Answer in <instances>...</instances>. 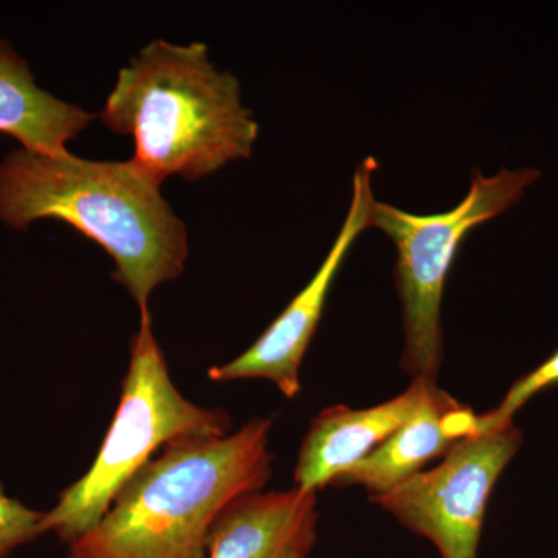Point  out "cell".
<instances>
[{"mask_svg":"<svg viewBox=\"0 0 558 558\" xmlns=\"http://www.w3.org/2000/svg\"><path fill=\"white\" fill-rule=\"evenodd\" d=\"M95 116L39 89L27 62L0 40V134L20 140L24 149L68 153Z\"/></svg>","mask_w":558,"mask_h":558,"instance_id":"obj_11","label":"cell"},{"mask_svg":"<svg viewBox=\"0 0 558 558\" xmlns=\"http://www.w3.org/2000/svg\"><path fill=\"white\" fill-rule=\"evenodd\" d=\"M159 183L126 161L20 149L0 163V219L25 230L39 219L68 222L116 260L112 278L140 315L163 282L185 269L189 233Z\"/></svg>","mask_w":558,"mask_h":558,"instance_id":"obj_1","label":"cell"},{"mask_svg":"<svg viewBox=\"0 0 558 558\" xmlns=\"http://www.w3.org/2000/svg\"><path fill=\"white\" fill-rule=\"evenodd\" d=\"M44 512L25 508L10 498L0 483V558H9L13 550L35 542L44 534Z\"/></svg>","mask_w":558,"mask_h":558,"instance_id":"obj_13","label":"cell"},{"mask_svg":"<svg viewBox=\"0 0 558 558\" xmlns=\"http://www.w3.org/2000/svg\"><path fill=\"white\" fill-rule=\"evenodd\" d=\"M523 444L515 425L459 440L435 469L422 470L371 502L429 539L440 558H478L488 498Z\"/></svg>","mask_w":558,"mask_h":558,"instance_id":"obj_6","label":"cell"},{"mask_svg":"<svg viewBox=\"0 0 558 558\" xmlns=\"http://www.w3.org/2000/svg\"><path fill=\"white\" fill-rule=\"evenodd\" d=\"M539 175L535 168H501L495 175L475 170L464 199L438 215H413L384 202L374 204L371 227L384 231L398 252L396 288L405 329L402 368L413 379L436 380L438 376L442 363L440 306L462 241L481 223L520 202Z\"/></svg>","mask_w":558,"mask_h":558,"instance_id":"obj_5","label":"cell"},{"mask_svg":"<svg viewBox=\"0 0 558 558\" xmlns=\"http://www.w3.org/2000/svg\"><path fill=\"white\" fill-rule=\"evenodd\" d=\"M558 385V349L543 362L538 368L531 371L510 387L508 395L501 400L497 409L476 416V433L494 432L512 424L513 414L517 413L535 395L543 389Z\"/></svg>","mask_w":558,"mask_h":558,"instance_id":"obj_12","label":"cell"},{"mask_svg":"<svg viewBox=\"0 0 558 558\" xmlns=\"http://www.w3.org/2000/svg\"><path fill=\"white\" fill-rule=\"evenodd\" d=\"M317 492H250L216 517L207 558H307L317 542Z\"/></svg>","mask_w":558,"mask_h":558,"instance_id":"obj_8","label":"cell"},{"mask_svg":"<svg viewBox=\"0 0 558 558\" xmlns=\"http://www.w3.org/2000/svg\"><path fill=\"white\" fill-rule=\"evenodd\" d=\"M231 433L226 410L207 409L175 387L153 332L150 314L140 315L119 409L90 469L44 512L43 531L65 545L97 526L121 488L160 453L182 439L223 438Z\"/></svg>","mask_w":558,"mask_h":558,"instance_id":"obj_4","label":"cell"},{"mask_svg":"<svg viewBox=\"0 0 558 558\" xmlns=\"http://www.w3.org/2000/svg\"><path fill=\"white\" fill-rule=\"evenodd\" d=\"M100 119L132 135V163L154 182L199 180L230 161L250 159L259 135L241 84L209 60L204 43L157 39L120 70Z\"/></svg>","mask_w":558,"mask_h":558,"instance_id":"obj_3","label":"cell"},{"mask_svg":"<svg viewBox=\"0 0 558 558\" xmlns=\"http://www.w3.org/2000/svg\"><path fill=\"white\" fill-rule=\"evenodd\" d=\"M274 418L253 417L223 438L165 447L65 558H207L209 527L234 498L263 490L274 475Z\"/></svg>","mask_w":558,"mask_h":558,"instance_id":"obj_2","label":"cell"},{"mask_svg":"<svg viewBox=\"0 0 558 558\" xmlns=\"http://www.w3.org/2000/svg\"><path fill=\"white\" fill-rule=\"evenodd\" d=\"M435 380L413 379L402 395L369 409L328 407L311 422L296 459L295 487L318 492L369 457L418 409Z\"/></svg>","mask_w":558,"mask_h":558,"instance_id":"obj_9","label":"cell"},{"mask_svg":"<svg viewBox=\"0 0 558 558\" xmlns=\"http://www.w3.org/2000/svg\"><path fill=\"white\" fill-rule=\"evenodd\" d=\"M476 416L468 405L432 384L413 414L379 449L352 465L330 486H360L379 497L444 458L459 440L476 435Z\"/></svg>","mask_w":558,"mask_h":558,"instance_id":"obj_10","label":"cell"},{"mask_svg":"<svg viewBox=\"0 0 558 558\" xmlns=\"http://www.w3.org/2000/svg\"><path fill=\"white\" fill-rule=\"evenodd\" d=\"M376 170L377 161L373 157L355 168L347 218L328 255L306 288L296 293L295 299L290 301L269 328L240 357L209 368V380L264 379L274 384L284 398L295 399L300 395L301 363L325 312L330 288L355 241L373 222V208L376 204L373 174Z\"/></svg>","mask_w":558,"mask_h":558,"instance_id":"obj_7","label":"cell"}]
</instances>
